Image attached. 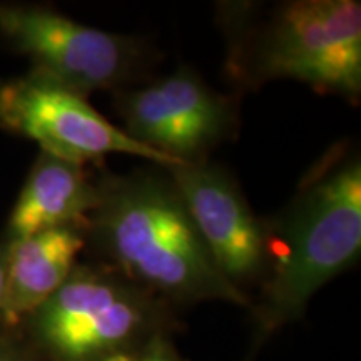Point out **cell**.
Here are the masks:
<instances>
[{
	"instance_id": "6da1fadb",
	"label": "cell",
	"mask_w": 361,
	"mask_h": 361,
	"mask_svg": "<svg viewBox=\"0 0 361 361\" xmlns=\"http://www.w3.org/2000/svg\"><path fill=\"white\" fill-rule=\"evenodd\" d=\"M85 234L111 268L168 303L251 305L218 269L173 180L151 174L102 180Z\"/></svg>"
},
{
	"instance_id": "7a4b0ae2",
	"label": "cell",
	"mask_w": 361,
	"mask_h": 361,
	"mask_svg": "<svg viewBox=\"0 0 361 361\" xmlns=\"http://www.w3.org/2000/svg\"><path fill=\"white\" fill-rule=\"evenodd\" d=\"M266 231L268 269L255 306L256 346L301 318L311 296L360 258V157L341 147L324 156Z\"/></svg>"
},
{
	"instance_id": "3957f363",
	"label": "cell",
	"mask_w": 361,
	"mask_h": 361,
	"mask_svg": "<svg viewBox=\"0 0 361 361\" xmlns=\"http://www.w3.org/2000/svg\"><path fill=\"white\" fill-rule=\"evenodd\" d=\"M231 8L228 17L234 80L256 87L291 79L322 94L358 99L361 6L355 0H295L263 17Z\"/></svg>"
},
{
	"instance_id": "277c9868",
	"label": "cell",
	"mask_w": 361,
	"mask_h": 361,
	"mask_svg": "<svg viewBox=\"0 0 361 361\" xmlns=\"http://www.w3.org/2000/svg\"><path fill=\"white\" fill-rule=\"evenodd\" d=\"M24 326L40 361H126L169 333L168 301L111 266H75Z\"/></svg>"
},
{
	"instance_id": "5b68a950",
	"label": "cell",
	"mask_w": 361,
	"mask_h": 361,
	"mask_svg": "<svg viewBox=\"0 0 361 361\" xmlns=\"http://www.w3.org/2000/svg\"><path fill=\"white\" fill-rule=\"evenodd\" d=\"M0 37L34 62V71L80 96L134 82L147 66L139 37L92 29L37 6L0 4Z\"/></svg>"
},
{
	"instance_id": "8992f818",
	"label": "cell",
	"mask_w": 361,
	"mask_h": 361,
	"mask_svg": "<svg viewBox=\"0 0 361 361\" xmlns=\"http://www.w3.org/2000/svg\"><path fill=\"white\" fill-rule=\"evenodd\" d=\"M0 128L35 141L45 154L75 164L129 154L166 169L180 166L129 137L79 92L35 71L0 82Z\"/></svg>"
},
{
	"instance_id": "52a82bcc",
	"label": "cell",
	"mask_w": 361,
	"mask_h": 361,
	"mask_svg": "<svg viewBox=\"0 0 361 361\" xmlns=\"http://www.w3.org/2000/svg\"><path fill=\"white\" fill-rule=\"evenodd\" d=\"M129 137L178 164L206 161V154L234 129V102L200 75L178 71L117 99Z\"/></svg>"
},
{
	"instance_id": "ba28073f",
	"label": "cell",
	"mask_w": 361,
	"mask_h": 361,
	"mask_svg": "<svg viewBox=\"0 0 361 361\" xmlns=\"http://www.w3.org/2000/svg\"><path fill=\"white\" fill-rule=\"evenodd\" d=\"M168 171L224 278L239 290L243 284L264 278L268 269L266 223L252 214L231 176L207 161Z\"/></svg>"
},
{
	"instance_id": "9c48e42d",
	"label": "cell",
	"mask_w": 361,
	"mask_h": 361,
	"mask_svg": "<svg viewBox=\"0 0 361 361\" xmlns=\"http://www.w3.org/2000/svg\"><path fill=\"white\" fill-rule=\"evenodd\" d=\"M84 246L85 231L78 226H64L8 241L0 324L6 329L22 326L67 281Z\"/></svg>"
},
{
	"instance_id": "30bf717a",
	"label": "cell",
	"mask_w": 361,
	"mask_h": 361,
	"mask_svg": "<svg viewBox=\"0 0 361 361\" xmlns=\"http://www.w3.org/2000/svg\"><path fill=\"white\" fill-rule=\"evenodd\" d=\"M99 202V184H92L82 164L39 156L8 219V241L49 229L78 226L87 229Z\"/></svg>"
},
{
	"instance_id": "8fae6325",
	"label": "cell",
	"mask_w": 361,
	"mask_h": 361,
	"mask_svg": "<svg viewBox=\"0 0 361 361\" xmlns=\"http://www.w3.org/2000/svg\"><path fill=\"white\" fill-rule=\"evenodd\" d=\"M126 361H188L179 353L169 333H161L149 340L141 350L133 353Z\"/></svg>"
},
{
	"instance_id": "7c38bea8",
	"label": "cell",
	"mask_w": 361,
	"mask_h": 361,
	"mask_svg": "<svg viewBox=\"0 0 361 361\" xmlns=\"http://www.w3.org/2000/svg\"><path fill=\"white\" fill-rule=\"evenodd\" d=\"M0 361H40L30 346L20 345L11 336H0Z\"/></svg>"
}]
</instances>
